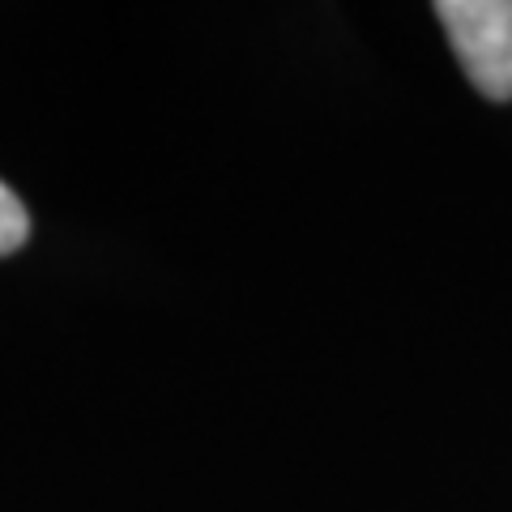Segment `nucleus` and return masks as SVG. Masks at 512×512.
Listing matches in <instances>:
<instances>
[{"label":"nucleus","mask_w":512,"mask_h":512,"mask_svg":"<svg viewBox=\"0 0 512 512\" xmlns=\"http://www.w3.org/2000/svg\"><path fill=\"white\" fill-rule=\"evenodd\" d=\"M26 239H30V214H26V205L18 201V192L0 180V256L18 252Z\"/></svg>","instance_id":"nucleus-2"},{"label":"nucleus","mask_w":512,"mask_h":512,"mask_svg":"<svg viewBox=\"0 0 512 512\" xmlns=\"http://www.w3.org/2000/svg\"><path fill=\"white\" fill-rule=\"evenodd\" d=\"M436 18L478 94L512 99V0H440Z\"/></svg>","instance_id":"nucleus-1"}]
</instances>
